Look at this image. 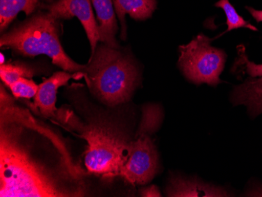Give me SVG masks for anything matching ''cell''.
I'll return each instance as SVG.
<instances>
[{"label":"cell","instance_id":"obj_1","mask_svg":"<svg viewBox=\"0 0 262 197\" xmlns=\"http://www.w3.org/2000/svg\"><path fill=\"white\" fill-rule=\"evenodd\" d=\"M80 177L54 132L14 101L1 104L0 196H83Z\"/></svg>","mask_w":262,"mask_h":197},{"label":"cell","instance_id":"obj_2","mask_svg":"<svg viewBox=\"0 0 262 197\" xmlns=\"http://www.w3.org/2000/svg\"><path fill=\"white\" fill-rule=\"evenodd\" d=\"M54 118L64 120L88 142L84 164L88 172L110 180L120 177L130 142L125 132L108 122L81 123L73 113L61 110L56 113Z\"/></svg>","mask_w":262,"mask_h":197},{"label":"cell","instance_id":"obj_3","mask_svg":"<svg viewBox=\"0 0 262 197\" xmlns=\"http://www.w3.org/2000/svg\"><path fill=\"white\" fill-rule=\"evenodd\" d=\"M82 74L91 92L108 106L129 101L139 83V73L132 58L104 43L91 54Z\"/></svg>","mask_w":262,"mask_h":197},{"label":"cell","instance_id":"obj_4","mask_svg":"<svg viewBox=\"0 0 262 197\" xmlns=\"http://www.w3.org/2000/svg\"><path fill=\"white\" fill-rule=\"evenodd\" d=\"M57 20L48 12H39L4 33L1 48H9L25 57L48 56L53 64L68 73H82L86 65L73 61L64 51L60 39Z\"/></svg>","mask_w":262,"mask_h":197},{"label":"cell","instance_id":"obj_5","mask_svg":"<svg viewBox=\"0 0 262 197\" xmlns=\"http://www.w3.org/2000/svg\"><path fill=\"white\" fill-rule=\"evenodd\" d=\"M162 117L158 105H148L143 108L139 127L129 142L127 160L120 174L131 185H145L158 171V154L151 135L160 126Z\"/></svg>","mask_w":262,"mask_h":197},{"label":"cell","instance_id":"obj_6","mask_svg":"<svg viewBox=\"0 0 262 197\" xmlns=\"http://www.w3.org/2000/svg\"><path fill=\"white\" fill-rule=\"evenodd\" d=\"M211 41L200 34L186 45L179 47L178 66L192 83L210 86L222 83L220 75L225 67L226 54L222 50L212 47Z\"/></svg>","mask_w":262,"mask_h":197},{"label":"cell","instance_id":"obj_7","mask_svg":"<svg viewBox=\"0 0 262 197\" xmlns=\"http://www.w3.org/2000/svg\"><path fill=\"white\" fill-rule=\"evenodd\" d=\"M91 2L92 0H57L44 6L43 8L56 20H69L73 17H77L86 32L93 54L96 51L100 36Z\"/></svg>","mask_w":262,"mask_h":197},{"label":"cell","instance_id":"obj_8","mask_svg":"<svg viewBox=\"0 0 262 197\" xmlns=\"http://www.w3.org/2000/svg\"><path fill=\"white\" fill-rule=\"evenodd\" d=\"M76 75L66 71L57 72L39 85V89L34 98V106L39 108L42 117L45 118L55 117L57 90L67 84Z\"/></svg>","mask_w":262,"mask_h":197},{"label":"cell","instance_id":"obj_9","mask_svg":"<svg viewBox=\"0 0 262 197\" xmlns=\"http://www.w3.org/2000/svg\"><path fill=\"white\" fill-rule=\"evenodd\" d=\"M166 194L174 197L228 196L223 189L210 184L200 182L198 179H185L175 177L170 180Z\"/></svg>","mask_w":262,"mask_h":197},{"label":"cell","instance_id":"obj_10","mask_svg":"<svg viewBox=\"0 0 262 197\" xmlns=\"http://www.w3.org/2000/svg\"><path fill=\"white\" fill-rule=\"evenodd\" d=\"M92 4L99 22L100 41L110 48L119 49L120 45L116 39L118 26L113 0H92Z\"/></svg>","mask_w":262,"mask_h":197},{"label":"cell","instance_id":"obj_11","mask_svg":"<svg viewBox=\"0 0 262 197\" xmlns=\"http://www.w3.org/2000/svg\"><path fill=\"white\" fill-rule=\"evenodd\" d=\"M113 2L121 23L122 39L126 38V14L135 20H145L151 17L157 5V0H113Z\"/></svg>","mask_w":262,"mask_h":197},{"label":"cell","instance_id":"obj_12","mask_svg":"<svg viewBox=\"0 0 262 197\" xmlns=\"http://www.w3.org/2000/svg\"><path fill=\"white\" fill-rule=\"evenodd\" d=\"M39 0H0V31L4 32L17 14L25 12L30 15L35 11Z\"/></svg>","mask_w":262,"mask_h":197},{"label":"cell","instance_id":"obj_13","mask_svg":"<svg viewBox=\"0 0 262 197\" xmlns=\"http://www.w3.org/2000/svg\"><path fill=\"white\" fill-rule=\"evenodd\" d=\"M36 73V69L26 63L17 61L15 63L1 64L0 66V76L3 83L7 87H10L12 83L18 80L20 78L32 79Z\"/></svg>","mask_w":262,"mask_h":197},{"label":"cell","instance_id":"obj_14","mask_svg":"<svg viewBox=\"0 0 262 197\" xmlns=\"http://www.w3.org/2000/svg\"><path fill=\"white\" fill-rule=\"evenodd\" d=\"M216 7L222 9L226 15V24L228 26L227 30L223 34L233 30V29H241V28H247L253 31H257L255 26L249 23L247 20H244L235 10V7L230 4L229 0H219V2L215 4Z\"/></svg>","mask_w":262,"mask_h":197},{"label":"cell","instance_id":"obj_15","mask_svg":"<svg viewBox=\"0 0 262 197\" xmlns=\"http://www.w3.org/2000/svg\"><path fill=\"white\" fill-rule=\"evenodd\" d=\"M9 88L14 98L17 99L19 98L30 99V98H35L39 89V86L32 79L20 78L18 80L12 83Z\"/></svg>","mask_w":262,"mask_h":197},{"label":"cell","instance_id":"obj_16","mask_svg":"<svg viewBox=\"0 0 262 197\" xmlns=\"http://www.w3.org/2000/svg\"><path fill=\"white\" fill-rule=\"evenodd\" d=\"M241 60L246 66V71L251 77H257V76H262V64H256L251 62L247 59V55L244 51H241L239 52Z\"/></svg>","mask_w":262,"mask_h":197},{"label":"cell","instance_id":"obj_17","mask_svg":"<svg viewBox=\"0 0 262 197\" xmlns=\"http://www.w3.org/2000/svg\"><path fill=\"white\" fill-rule=\"evenodd\" d=\"M140 195L141 196L160 197L161 196V192H160L158 187L156 185H150L148 187L141 189Z\"/></svg>","mask_w":262,"mask_h":197},{"label":"cell","instance_id":"obj_18","mask_svg":"<svg viewBox=\"0 0 262 197\" xmlns=\"http://www.w3.org/2000/svg\"><path fill=\"white\" fill-rule=\"evenodd\" d=\"M246 9L257 22H262V10H257L250 7H247Z\"/></svg>","mask_w":262,"mask_h":197},{"label":"cell","instance_id":"obj_19","mask_svg":"<svg viewBox=\"0 0 262 197\" xmlns=\"http://www.w3.org/2000/svg\"><path fill=\"white\" fill-rule=\"evenodd\" d=\"M1 62H0V64H5V62H4V60H5V57H4V54H1Z\"/></svg>","mask_w":262,"mask_h":197},{"label":"cell","instance_id":"obj_20","mask_svg":"<svg viewBox=\"0 0 262 197\" xmlns=\"http://www.w3.org/2000/svg\"><path fill=\"white\" fill-rule=\"evenodd\" d=\"M49 1H52V0H49Z\"/></svg>","mask_w":262,"mask_h":197}]
</instances>
